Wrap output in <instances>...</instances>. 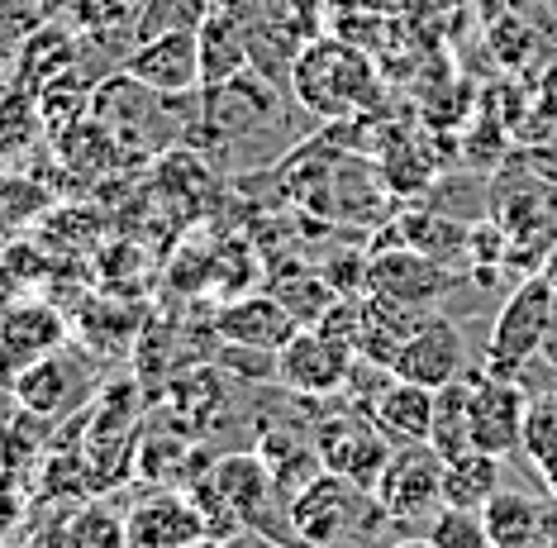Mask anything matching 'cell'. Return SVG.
I'll return each mask as SVG.
<instances>
[{
    "instance_id": "obj_1",
    "label": "cell",
    "mask_w": 557,
    "mask_h": 548,
    "mask_svg": "<svg viewBox=\"0 0 557 548\" xmlns=\"http://www.w3.org/2000/svg\"><path fill=\"white\" fill-rule=\"evenodd\" d=\"M290 96L320 120H352L382 100V76L348 38H310L290 62Z\"/></svg>"
},
{
    "instance_id": "obj_2",
    "label": "cell",
    "mask_w": 557,
    "mask_h": 548,
    "mask_svg": "<svg viewBox=\"0 0 557 548\" xmlns=\"http://www.w3.org/2000/svg\"><path fill=\"white\" fill-rule=\"evenodd\" d=\"M376 520H391L382 511L372 487L324 473L290 496V534L296 548H367Z\"/></svg>"
},
{
    "instance_id": "obj_3",
    "label": "cell",
    "mask_w": 557,
    "mask_h": 548,
    "mask_svg": "<svg viewBox=\"0 0 557 548\" xmlns=\"http://www.w3.org/2000/svg\"><path fill=\"white\" fill-rule=\"evenodd\" d=\"M553 310H557V287L553 277H529L524 287H515V296L500 305L496 329L486 343V373L515 377L553 334Z\"/></svg>"
},
{
    "instance_id": "obj_4",
    "label": "cell",
    "mask_w": 557,
    "mask_h": 548,
    "mask_svg": "<svg viewBox=\"0 0 557 548\" xmlns=\"http://www.w3.org/2000/svg\"><path fill=\"white\" fill-rule=\"evenodd\" d=\"M376 501L391 520H434L443 511V453L434 443H396L376 477Z\"/></svg>"
},
{
    "instance_id": "obj_5",
    "label": "cell",
    "mask_w": 557,
    "mask_h": 548,
    "mask_svg": "<svg viewBox=\"0 0 557 548\" xmlns=\"http://www.w3.org/2000/svg\"><path fill=\"white\" fill-rule=\"evenodd\" d=\"M352 363H358V349L348 339L329 334L324 325H300L276 353V381L300 397H329V391H344Z\"/></svg>"
},
{
    "instance_id": "obj_6",
    "label": "cell",
    "mask_w": 557,
    "mask_h": 548,
    "mask_svg": "<svg viewBox=\"0 0 557 548\" xmlns=\"http://www.w3.org/2000/svg\"><path fill=\"white\" fill-rule=\"evenodd\" d=\"M453 287V272L443 263H434L424 248L400 244V248H376L362 263V291L367 296H382L391 305H414L429 310L443 291Z\"/></svg>"
},
{
    "instance_id": "obj_7",
    "label": "cell",
    "mask_w": 557,
    "mask_h": 548,
    "mask_svg": "<svg viewBox=\"0 0 557 548\" xmlns=\"http://www.w3.org/2000/svg\"><path fill=\"white\" fill-rule=\"evenodd\" d=\"M314 453H320V463L329 467V473L376 491V477H382V467L391 463V439L376 429L372 415L344 411V415L329 419V425H320Z\"/></svg>"
},
{
    "instance_id": "obj_8",
    "label": "cell",
    "mask_w": 557,
    "mask_h": 548,
    "mask_svg": "<svg viewBox=\"0 0 557 548\" xmlns=\"http://www.w3.org/2000/svg\"><path fill=\"white\" fill-rule=\"evenodd\" d=\"M67 339H72L67 320L48 301L0 305V381H15L24 367L48 358Z\"/></svg>"
},
{
    "instance_id": "obj_9",
    "label": "cell",
    "mask_w": 557,
    "mask_h": 548,
    "mask_svg": "<svg viewBox=\"0 0 557 548\" xmlns=\"http://www.w3.org/2000/svg\"><path fill=\"white\" fill-rule=\"evenodd\" d=\"M129 76H138L144 86H153L162 96H196L200 92V44L196 29H172L153 34L144 44H134L120 62Z\"/></svg>"
},
{
    "instance_id": "obj_10",
    "label": "cell",
    "mask_w": 557,
    "mask_h": 548,
    "mask_svg": "<svg viewBox=\"0 0 557 548\" xmlns=\"http://www.w3.org/2000/svg\"><path fill=\"white\" fill-rule=\"evenodd\" d=\"M15 387V401L24 405L29 415H67V411H77V405L91 397V377H86V363L72 353V339L62 343V349H53L48 358L39 363H29L24 373L10 381Z\"/></svg>"
},
{
    "instance_id": "obj_11",
    "label": "cell",
    "mask_w": 557,
    "mask_h": 548,
    "mask_svg": "<svg viewBox=\"0 0 557 548\" xmlns=\"http://www.w3.org/2000/svg\"><path fill=\"white\" fill-rule=\"evenodd\" d=\"M467 367V343H462V329L443 315H424L420 325L410 329V339L400 343V353L391 358V373L405 377V381H424V387H448L458 381Z\"/></svg>"
},
{
    "instance_id": "obj_12",
    "label": "cell",
    "mask_w": 557,
    "mask_h": 548,
    "mask_svg": "<svg viewBox=\"0 0 557 548\" xmlns=\"http://www.w3.org/2000/svg\"><path fill=\"white\" fill-rule=\"evenodd\" d=\"M524 415H529V397L519 391L515 377H496L486 373L472 381V449L481 453H519L524 449Z\"/></svg>"
},
{
    "instance_id": "obj_13",
    "label": "cell",
    "mask_w": 557,
    "mask_h": 548,
    "mask_svg": "<svg viewBox=\"0 0 557 548\" xmlns=\"http://www.w3.org/2000/svg\"><path fill=\"white\" fill-rule=\"evenodd\" d=\"M210 482L220 487V496L238 511V520H244L248 529L268 534V539H276L272 529V506H282L286 496L282 487H276L272 467L262 453H224L220 463L210 467Z\"/></svg>"
},
{
    "instance_id": "obj_14",
    "label": "cell",
    "mask_w": 557,
    "mask_h": 548,
    "mask_svg": "<svg viewBox=\"0 0 557 548\" xmlns=\"http://www.w3.org/2000/svg\"><path fill=\"white\" fill-rule=\"evenodd\" d=\"M296 329L300 320L286 310V301L276 291H268V296H234L214 310V334L252 353H282Z\"/></svg>"
},
{
    "instance_id": "obj_15",
    "label": "cell",
    "mask_w": 557,
    "mask_h": 548,
    "mask_svg": "<svg viewBox=\"0 0 557 548\" xmlns=\"http://www.w3.org/2000/svg\"><path fill=\"white\" fill-rule=\"evenodd\" d=\"M200 539H210L206 515H200L196 501H186L176 491L144 496L124 520V544L129 548H191Z\"/></svg>"
},
{
    "instance_id": "obj_16",
    "label": "cell",
    "mask_w": 557,
    "mask_h": 548,
    "mask_svg": "<svg viewBox=\"0 0 557 548\" xmlns=\"http://www.w3.org/2000/svg\"><path fill=\"white\" fill-rule=\"evenodd\" d=\"M67 72H82V29L62 24V15L34 24L29 38H24V48H20L15 82L24 86V92L39 96L44 86H53L58 76H67Z\"/></svg>"
},
{
    "instance_id": "obj_17",
    "label": "cell",
    "mask_w": 557,
    "mask_h": 548,
    "mask_svg": "<svg viewBox=\"0 0 557 548\" xmlns=\"http://www.w3.org/2000/svg\"><path fill=\"white\" fill-rule=\"evenodd\" d=\"M196 44H200V86H220L230 76L248 72L252 68V48H248V24L238 20V10L220 5L196 29Z\"/></svg>"
},
{
    "instance_id": "obj_18",
    "label": "cell",
    "mask_w": 557,
    "mask_h": 548,
    "mask_svg": "<svg viewBox=\"0 0 557 548\" xmlns=\"http://www.w3.org/2000/svg\"><path fill=\"white\" fill-rule=\"evenodd\" d=\"M372 419L391 443H429V435H434V387L391 377V387L372 405Z\"/></svg>"
},
{
    "instance_id": "obj_19",
    "label": "cell",
    "mask_w": 557,
    "mask_h": 548,
    "mask_svg": "<svg viewBox=\"0 0 557 548\" xmlns=\"http://www.w3.org/2000/svg\"><path fill=\"white\" fill-rule=\"evenodd\" d=\"M481 520H486L491 548H543V539H548V520H543L534 496H524V491L500 487L481 506Z\"/></svg>"
},
{
    "instance_id": "obj_20",
    "label": "cell",
    "mask_w": 557,
    "mask_h": 548,
    "mask_svg": "<svg viewBox=\"0 0 557 548\" xmlns=\"http://www.w3.org/2000/svg\"><path fill=\"white\" fill-rule=\"evenodd\" d=\"M58 158H62V168H72L86 186H91V182H100L106 172L120 168V162H124V148H120V138L96 120V114H86V120H77L72 130L58 134Z\"/></svg>"
},
{
    "instance_id": "obj_21",
    "label": "cell",
    "mask_w": 557,
    "mask_h": 548,
    "mask_svg": "<svg viewBox=\"0 0 557 548\" xmlns=\"http://www.w3.org/2000/svg\"><path fill=\"white\" fill-rule=\"evenodd\" d=\"M496 491H500V458L496 453L467 449L458 458H443V506L481 511Z\"/></svg>"
},
{
    "instance_id": "obj_22",
    "label": "cell",
    "mask_w": 557,
    "mask_h": 548,
    "mask_svg": "<svg viewBox=\"0 0 557 548\" xmlns=\"http://www.w3.org/2000/svg\"><path fill=\"white\" fill-rule=\"evenodd\" d=\"M429 443L443 458H458L472 449V381L467 377L434 391V435H429Z\"/></svg>"
},
{
    "instance_id": "obj_23",
    "label": "cell",
    "mask_w": 557,
    "mask_h": 548,
    "mask_svg": "<svg viewBox=\"0 0 557 548\" xmlns=\"http://www.w3.org/2000/svg\"><path fill=\"white\" fill-rule=\"evenodd\" d=\"M39 134H44L39 100H34V92H24L15 76H5L0 82V162L29 153Z\"/></svg>"
},
{
    "instance_id": "obj_24",
    "label": "cell",
    "mask_w": 557,
    "mask_h": 548,
    "mask_svg": "<svg viewBox=\"0 0 557 548\" xmlns=\"http://www.w3.org/2000/svg\"><path fill=\"white\" fill-rule=\"evenodd\" d=\"M48 210H53L48 186L29 182V176H0V234L29 229L34 220H44Z\"/></svg>"
},
{
    "instance_id": "obj_25",
    "label": "cell",
    "mask_w": 557,
    "mask_h": 548,
    "mask_svg": "<svg viewBox=\"0 0 557 548\" xmlns=\"http://www.w3.org/2000/svg\"><path fill=\"white\" fill-rule=\"evenodd\" d=\"M210 10H214V0H144L138 5V24H134V44H144L153 34H172V29H200V20Z\"/></svg>"
},
{
    "instance_id": "obj_26",
    "label": "cell",
    "mask_w": 557,
    "mask_h": 548,
    "mask_svg": "<svg viewBox=\"0 0 557 548\" xmlns=\"http://www.w3.org/2000/svg\"><path fill=\"white\" fill-rule=\"evenodd\" d=\"M424 534L438 548H491V534H486L481 511H462V506H443V511L429 520Z\"/></svg>"
},
{
    "instance_id": "obj_27",
    "label": "cell",
    "mask_w": 557,
    "mask_h": 548,
    "mask_svg": "<svg viewBox=\"0 0 557 548\" xmlns=\"http://www.w3.org/2000/svg\"><path fill=\"white\" fill-rule=\"evenodd\" d=\"M524 453L534 458L539 467L557 463V391H553V397L529 401V415H524Z\"/></svg>"
},
{
    "instance_id": "obj_28",
    "label": "cell",
    "mask_w": 557,
    "mask_h": 548,
    "mask_svg": "<svg viewBox=\"0 0 557 548\" xmlns=\"http://www.w3.org/2000/svg\"><path fill=\"white\" fill-rule=\"evenodd\" d=\"M491 48L500 53V62H510V68H519L529 53H534V29L519 20H500L496 29H491Z\"/></svg>"
},
{
    "instance_id": "obj_29",
    "label": "cell",
    "mask_w": 557,
    "mask_h": 548,
    "mask_svg": "<svg viewBox=\"0 0 557 548\" xmlns=\"http://www.w3.org/2000/svg\"><path fill=\"white\" fill-rule=\"evenodd\" d=\"M34 24H24L20 15H10V10H0V82L5 76H15V62H20V48L24 38H29Z\"/></svg>"
},
{
    "instance_id": "obj_30",
    "label": "cell",
    "mask_w": 557,
    "mask_h": 548,
    "mask_svg": "<svg viewBox=\"0 0 557 548\" xmlns=\"http://www.w3.org/2000/svg\"><path fill=\"white\" fill-rule=\"evenodd\" d=\"M0 10L20 15L24 24H44V20L67 15V0H0Z\"/></svg>"
},
{
    "instance_id": "obj_31",
    "label": "cell",
    "mask_w": 557,
    "mask_h": 548,
    "mask_svg": "<svg viewBox=\"0 0 557 548\" xmlns=\"http://www.w3.org/2000/svg\"><path fill=\"white\" fill-rule=\"evenodd\" d=\"M391 548H438L429 534H420V539H400V544H391Z\"/></svg>"
},
{
    "instance_id": "obj_32",
    "label": "cell",
    "mask_w": 557,
    "mask_h": 548,
    "mask_svg": "<svg viewBox=\"0 0 557 548\" xmlns=\"http://www.w3.org/2000/svg\"><path fill=\"white\" fill-rule=\"evenodd\" d=\"M543 473V482H548V491H553V501H557V463H548V467H539Z\"/></svg>"
}]
</instances>
